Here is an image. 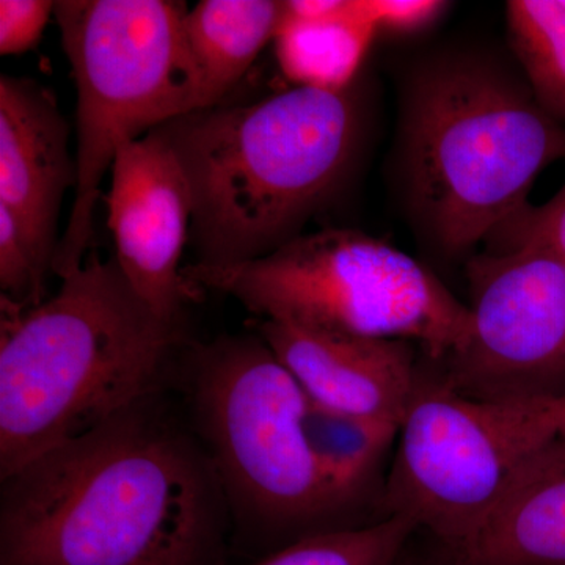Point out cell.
Here are the masks:
<instances>
[{
    "mask_svg": "<svg viewBox=\"0 0 565 565\" xmlns=\"http://www.w3.org/2000/svg\"><path fill=\"white\" fill-rule=\"evenodd\" d=\"M285 2L203 0L188 10L184 32L203 81L204 109L218 106L280 25Z\"/></svg>",
    "mask_w": 565,
    "mask_h": 565,
    "instance_id": "cell-14",
    "label": "cell"
},
{
    "mask_svg": "<svg viewBox=\"0 0 565 565\" xmlns=\"http://www.w3.org/2000/svg\"><path fill=\"white\" fill-rule=\"evenodd\" d=\"M109 228L115 262L152 310L177 322L199 289L181 267L192 222V193L177 154L158 131L125 145L110 170Z\"/></svg>",
    "mask_w": 565,
    "mask_h": 565,
    "instance_id": "cell-10",
    "label": "cell"
},
{
    "mask_svg": "<svg viewBox=\"0 0 565 565\" xmlns=\"http://www.w3.org/2000/svg\"><path fill=\"white\" fill-rule=\"evenodd\" d=\"M210 288L263 321L366 340L405 341L441 363L467 343L468 305L426 264L359 230L300 234L267 256L230 266L189 264Z\"/></svg>",
    "mask_w": 565,
    "mask_h": 565,
    "instance_id": "cell-5",
    "label": "cell"
},
{
    "mask_svg": "<svg viewBox=\"0 0 565 565\" xmlns=\"http://www.w3.org/2000/svg\"><path fill=\"white\" fill-rule=\"evenodd\" d=\"M561 3H563L564 9H565V0H561Z\"/></svg>",
    "mask_w": 565,
    "mask_h": 565,
    "instance_id": "cell-24",
    "label": "cell"
},
{
    "mask_svg": "<svg viewBox=\"0 0 565 565\" xmlns=\"http://www.w3.org/2000/svg\"><path fill=\"white\" fill-rule=\"evenodd\" d=\"M489 250L508 252L522 247L542 248L565 262V181L544 204L526 203L489 237Z\"/></svg>",
    "mask_w": 565,
    "mask_h": 565,
    "instance_id": "cell-19",
    "label": "cell"
},
{
    "mask_svg": "<svg viewBox=\"0 0 565 565\" xmlns=\"http://www.w3.org/2000/svg\"><path fill=\"white\" fill-rule=\"evenodd\" d=\"M363 10L377 33L412 35L426 31L440 20L448 3L440 0H363Z\"/></svg>",
    "mask_w": 565,
    "mask_h": 565,
    "instance_id": "cell-21",
    "label": "cell"
},
{
    "mask_svg": "<svg viewBox=\"0 0 565 565\" xmlns=\"http://www.w3.org/2000/svg\"><path fill=\"white\" fill-rule=\"evenodd\" d=\"M225 511L202 444L151 396L2 479L0 565H203Z\"/></svg>",
    "mask_w": 565,
    "mask_h": 565,
    "instance_id": "cell-1",
    "label": "cell"
},
{
    "mask_svg": "<svg viewBox=\"0 0 565 565\" xmlns=\"http://www.w3.org/2000/svg\"><path fill=\"white\" fill-rule=\"evenodd\" d=\"M433 542V550H424V553L415 552V550L411 552V542H408L396 565H462L457 563L451 553L440 544H437L434 539Z\"/></svg>",
    "mask_w": 565,
    "mask_h": 565,
    "instance_id": "cell-22",
    "label": "cell"
},
{
    "mask_svg": "<svg viewBox=\"0 0 565 565\" xmlns=\"http://www.w3.org/2000/svg\"><path fill=\"white\" fill-rule=\"evenodd\" d=\"M449 553L462 565H565L563 435L527 460L484 525Z\"/></svg>",
    "mask_w": 565,
    "mask_h": 565,
    "instance_id": "cell-13",
    "label": "cell"
},
{
    "mask_svg": "<svg viewBox=\"0 0 565 565\" xmlns=\"http://www.w3.org/2000/svg\"><path fill=\"white\" fill-rule=\"evenodd\" d=\"M419 363L385 482L384 516H404L455 552L504 500L523 468L565 422V397L493 403Z\"/></svg>",
    "mask_w": 565,
    "mask_h": 565,
    "instance_id": "cell-8",
    "label": "cell"
},
{
    "mask_svg": "<svg viewBox=\"0 0 565 565\" xmlns=\"http://www.w3.org/2000/svg\"><path fill=\"white\" fill-rule=\"evenodd\" d=\"M54 11L50 0H0V54H24L35 47Z\"/></svg>",
    "mask_w": 565,
    "mask_h": 565,
    "instance_id": "cell-20",
    "label": "cell"
},
{
    "mask_svg": "<svg viewBox=\"0 0 565 565\" xmlns=\"http://www.w3.org/2000/svg\"><path fill=\"white\" fill-rule=\"evenodd\" d=\"M559 434L563 435V437H565V422L563 424V427H561Z\"/></svg>",
    "mask_w": 565,
    "mask_h": 565,
    "instance_id": "cell-23",
    "label": "cell"
},
{
    "mask_svg": "<svg viewBox=\"0 0 565 565\" xmlns=\"http://www.w3.org/2000/svg\"><path fill=\"white\" fill-rule=\"evenodd\" d=\"M167 0H62L55 18L77 88V185L54 274L87 259L104 177L125 145L204 109L203 81Z\"/></svg>",
    "mask_w": 565,
    "mask_h": 565,
    "instance_id": "cell-6",
    "label": "cell"
},
{
    "mask_svg": "<svg viewBox=\"0 0 565 565\" xmlns=\"http://www.w3.org/2000/svg\"><path fill=\"white\" fill-rule=\"evenodd\" d=\"M416 534L404 516L322 531L275 550L252 565H396Z\"/></svg>",
    "mask_w": 565,
    "mask_h": 565,
    "instance_id": "cell-18",
    "label": "cell"
},
{
    "mask_svg": "<svg viewBox=\"0 0 565 565\" xmlns=\"http://www.w3.org/2000/svg\"><path fill=\"white\" fill-rule=\"evenodd\" d=\"M70 126L46 87L25 77H0V206L28 237L41 270L54 273L63 199L77 185Z\"/></svg>",
    "mask_w": 565,
    "mask_h": 565,
    "instance_id": "cell-11",
    "label": "cell"
},
{
    "mask_svg": "<svg viewBox=\"0 0 565 565\" xmlns=\"http://www.w3.org/2000/svg\"><path fill=\"white\" fill-rule=\"evenodd\" d=\"M192 411L226 509L241 533L292 544L341 526L305 435L308 397L256 337L193 353Z\"/></svg>",
    "mask_w": 565,
    "mask_h": 565,
    "instance_id": "cell-7",
    "label": "cell"
},
{
    "mask_svg": "<svg viewBox=\"0 0 565 565\" xmlns=\"http://www.w3.org/2000/svg\"><path fill=\"white\" fill-rule=\"evenodd\" d=\"M393 170L416 236L467 263L565 159L563 122L542 109L511 51L448 44L418 58L399 92Z\"/></svg>",
    "mask_w": 565,
    "mask_h": 565,
    "instance_id": "cell-2",
    "label": "cell"
},
{
    "mask_svg": "<svg viewBox=\"0 0 565 565\" xmlns=\"http://www.w3.org/2000/svg\"><path fill=\"white\" fill-rule=\"evenodd\" d=\"M375 35L363 0H344L340 10L326 17H292L282 11L275 54L294 87L343 92L355 84Z\"/></svg>",
    "mask_w": 565,
    "mask_h": 565,
    "instance_id": "cell-15",
    "label": "cell"
},
{
    "mask_svg": "<svg viewBox=\"0 0 565 565\" xmlns=\"http://www.w3.org/2000/svg\"><path fill=\"white\" fill-rule=\"evenodd\" d=\"M303 427L323 484L344 515L377 473L386 451L397 440L399 426L343 414L308 399Z\"/></svg>",
    "mask_w": 565,
    "mask_h": 565,
    "instance_id": "cell-16",
    "label": "cell"
},
{
    "mask_svg": "<svg viewBox=\"0 0 565 565\" xmlns=\"http://www.w3.org/2000/svg\"><path fill=\"white\" fill-rule=\"evenodd\" d=\"M156 131L191 185L195 263L230 266L303 234L355 166L366 109L355 84L292 87L250 106L191 111Z\"/></svg>",
    "mask_w": 565,
    "mask_h": 565,
    "instance_id": "cell-3",
    "label": "cell"
},
{
    "mask_svg": "<svg viewBox=\"0 0 565 565\" xmlns=\"http://www.w3.org/2000/svg\"><path fill=\"white\" fill-rule=\"evenodd\" d=\"M509 51L546 114L565 122V9L561 0H511Z\"/></svg>",
    "mask_w": 565,
    "mask_h": 565,
    "instance_id": "cell-17",
    "label": "cell"
},
{
    "mask_svg": "<svg viewBox=\"0 0 565 565\" xmlns=\"http://www.w3.org/2000/svg\"><path fill=\"white\" fill-rule=\"evenodd\" d=\"M258 334L311 403L401 426L418 377V348L263 321Z\"/></svg>",
    "mask_w": 565,
    "mask_h": 565,
    "instance_id": "cell-12",
    "label": "cell"
},
{
    "mask_svg": "<svg viewBox=\"0 0 565 565\" xmlns=\"http://www.w3.org/2000/svg\"><path fill=\"white\" fill-rule=\"evenodd\" d=\"M180 340L92 253L51 299L10 308L0 337V478L156 396Z\"/></svg>",
    "mask_w": 565,
    "mask_h": 565,
    "instance_id": "cell-4",
    "label": "cell"
},
{
    "mask_svg": "<svg viewBox=\"0 0 565 565\" xmlns=\"http://www.w3.org/2000/svg\"><path fill=\"white\" fill-rule=\"evenodd\" d=\"M465 266L470 334L448 384L493 403L565 397V262L535 247L476 253Z\"/></svg>",
    "mask_w": 565,
    "mask_h": 565,
    "instance_id": "cell-9",
    "label": "cell"
}]
</instances>
